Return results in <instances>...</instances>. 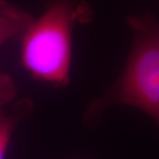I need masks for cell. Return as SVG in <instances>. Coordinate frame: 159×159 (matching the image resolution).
<instances>
[{"instance_id": "cell-5", "label": "cell", "mask_w": 159, "mask_h": 159, "mask_svg": "<svg viewBox=\"0 0 159 159\" xmlns=\"http://www.w3.org/2000/svg\"><path fill=\"white\" fill-rule=\"evenodd\" d=\"M15 86L6 74H0V106L11 101L15 97Z\"/></svg>"}, {"instance_id": "cell-1", "label": "cell", "mask_w": 159, "mask_h": 159, "mask_svg": "<svg viewBox=\"0 0 159 159\" xmlns=\"http://www.w3.org/2000/svg\"><path fill=\"white\" fill-rule=\"evenodd\" d=\"M84 5L75 0H54L21 35V63L34 79L57 85L69 80L72 29L87 19Z\"/></svg>"}, {"instance_id": "cell-2", "label": "cell", "mask_w": 159, "mask_h": 159, "mask_svg": "<svg viewBox=\"0 0 159 159\" xmlns=\"http://www.w3.org/2000/svg\"><path fill=\"white\" fill-rule=\"evenodd\" d=\"M130 55L122 74L97 105L122 103L142 110L159 126V21L153 15H131Z\"/></svg>"}, {"instance_id": "cell-4", "label": "cell", "mask_w": 159, "mask_h": 159, "mask_svg": "<svg viewBox=\"0 0 159 159\" xmlns=\"http://www.w3.org/2000/svg\"><path fill=\"white\" fill-rule=\"evenodd\" d=\"M20 117L18 115L6 116L0 114V159H4L11 139L12 131Z\"/></svg>"}, {"instance_id": "cell-3", "label": "cell", "mask_w": 159, "mask_h": 159, "mask_svg": "<svg viewBox=\"0 0 159 159\" xmlns=\"http://www.w3.org/2000/svg\"><path fill=\"white\" fill-rule=\"evenodd\" d=\"M33 20L28 12L0 0V45L8 39L21 36Z\"/></svg>"}]
</instances>
